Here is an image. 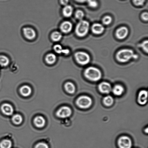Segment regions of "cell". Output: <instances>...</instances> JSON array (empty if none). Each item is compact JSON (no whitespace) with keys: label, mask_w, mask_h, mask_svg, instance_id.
<instances>
[{"label":"cell","mask_w":148,"mask_h":148,"mask_svg":"<svg viewBox=\"0 0 148 148\" xmlns=\"http://www.w3.org/2000/svg\"><path fill=\"white\" fill-rule=\"evenodd\" d=\"M34 122L36 127L39 128H42L44 127L46 123L45 119L41 116L36 117L34 119Z\"/></svg>","instance_id":"9a60e30c"},{"label":"cell","mask_w":148,"mask_h":148,"mask_svg":"<svg viewBox=\"0 0 148 148\" xmlns=\"http://www.w3.org/2000/svg\"><path fill=\"white\" fill-rule=\"evenodd\" d=\"M66 91L69 94H73L75 92V86L71 82L66 83L64 86Z\"/></svg>","instance_id":"ffe728a7"},{"label":"cell","mask_w":148,"mask_h":148,"mask_svg":"<svg viewBox=\"0 0 148 148\" xmlns=\"http://www.w3.org/2000/svg\"><path fill=\"white\" fill-rule=\"evenodd\" d=\"M88 3V5L91 8H95L98 6V2L96 0H89Z\"/></svg>","instance_id":"f546056e"},{"label":"cell","mask_w":148,"mask_h":148,"mask_svg":"<svg viewBox=\"0 0 148 148\" xmlns=\"http://www.w3.org/2000/svg\"><path fill=\"white\" fill-rule=\"evenodd\" d=\"M69 3V0H60L61 4L63 5H67Z\"/></svg>","instance_id":"836d02e7"},{"label":"cell","mask_w":148,"mask_h":148,"mask_svg":"<svg viewBox=\"0 0 148 148\" xmlns=\"http://www.w3.org/2000/svg\"><path fill=\"white\" fill-rule=\"evenodd\" d=\"M60 28L62 32L68 33L72 31L73 28V25L70 21H65L61 25Z\"/></svg>","instance_id":"4fadbf2b"},{"label":"cell","mask_w":148,"mask_h":148,"mask_svg":"<svg viewBox=\"0 0 148 148\" xmlns=\"http://www.w3.org/2000/svg\"><path fill=\"white\" fill-rule=\"evenodd\" d=\"M20 92L24 97H28L32 93L31 88L27 85H24L20 88Z\"/></svg>","instance_id":"e0dca14e"},{"label":"cell","mask_w":148,"mask_h":148,"mask_svg":"<svg viewBox=\"0 0 148 148\" xmlns=\"http://www.w3.org/2000/svg\"><path fill=\"white\" fill-rule=\"evenodd\" d=\"M139 47L141 48L143 51L146 53L148 52V41L147 40H145L139 45Z\"/></svg>","instance_id":"484cf974"},{"label":"cell","mask_w":148,"mask_h":148,"mask_svg":"<svg viewBox=\"0 0 148 148\" xmlns=\"http://www.w3.org/2000/svg\"><path fill=\"white\" fill-rule=\"evenodd\" d=\"M72 114V111L69 107L64 106L61 107L58 110L56 115L61 118H66L70 116Z\"/></svg>","instance_id":"52a82bcc"},{"label":"cell","mask_w":148,"mask_h":148,"mask_svg":"<svg viewBox=\"0 0 148 148\" xmlns=\"http://www.w3.org/2000/svg\"><path fill=\"white\" fill-rule=\"evenodd\" d=\"M124 89L121 85H116L112 90L113 94L116 96H120L124 92Z\"/></svg>","instance_id":"d6986e66"},{"label":"cell","mask_w":148,"mask_h":148,"mask_svg":"<svg viewBox=\"0 0 148 148\" xmlns=\"http://www.w3.org/2000/svg\"><path fill=\"white\" fill-rule=\"evenodd\" d=\"M104 27L103 25L100 23H95L91 27V30L94 34L100 35L102 34L104 31Z\"/></svg>","instance_id":"7c38bea8"},{"label":"cell","mask_w":148,"mask_h":148,"mask_svg":"<svg viewBox=\"0 0 148 148\" xmlns=\"http://www.w3.org/2000/svg\"><path fill=\"white\" fill-rule=\"evenodd\" d=\"M45 60L48 64H53L56 63V55L53 53H50L46 56Z\"/></svg>","instance_id":"ac0fdd59"},{"label":"cell","mask_w":148,"mask_h":148,"mask_svg":"<svg viewBox=\"0 0 148 148\" xmlns=\"http://www.w3.org/2000/svg\"><path fill=\"white\" fill-rule=\"evenodd\" d=\"M135 53L130 49H123L119 51L116 54V59L119 62L125 63L133 58Z\"/></svg>","instance_id":"6da1fadb"},{"label":"cell","mask_w":148,"mask_h":148,"mask_svg":"<svg viewBox=\"0 0 148 148\" xmlns=\"http://www.w3.org/2000/svg\"><path fill=\"white\" fill-rule=\"evenodd\" d=\"M75 57L77 63L82 66L88 64L90 61V57L88 53L85 52H77L75 55Z\"/></svg>","instance_id":"277c9868"},{"label":"cell","mask_w":148,"mask_h":148,"mask_svg":"<svg viewBox=\"0 0 148 148\" xmlns=\"http://www.w3.org/2000/svg\"><path fill=\"white\" fill-rule=\"evenodd\" d=\"M10 60L6 56L3 55L0 56V66L5 67L9 64Z\"/></svg>","instance_id":"44dd1931"},{"label":"cell","mask_w":148,"mask_h":148,"mask_svg":"<svg viewBox=\"0 0 148 148\" xmlns=\"http://www.w3.org/2000/svg\"><path fill=\"white\" fill-rule=\"evenodd\" d=\"M142 19L145 21H147L148 20V14L147 12H144L141 14Z\"/></svg>","instance_id":"d6a6232c"},{"label":"cell","mask_w":148,"mask_h":148,"mask_svg":"<svg viewBox=\"0 0 148 148\" xmlns=\"http://www.w3.org/2000/svg\"><path fill=\"white\" fill-rule=\"evenodd\" d=\"M133 3L137 6H140L144 5L146 0H132Z\"/></svg>","instance_id":"4dcf8cb0"},{"label":"cell","mask_w":148,"mask_h":148,"mask_svg":"<svg viewBox=\"0 0 148 148\" xmlns=\"http://www.w3.org/2000/svg\"><path fill=\"white\" fill-rule=\"evenodd\" d=\"M51 38L53 41L58 42L61 40L62 38V35L60 32L58 31L54 32L52 33Z\"/></svg>","instance_id":"7402d4cb"},{"label":"cell","mask_w":148,"mask_h":148,"mask_svg":"<svg viewBox=\"0 0 148 148\" xmlns=\"http://www.w3.org/2000/svg\"><path fill=\"white\" fill-rule=\"evenodd\" d=\"M84 75L87 79L94 82L99 81L102 76L101 71L93 66L87 68L84 72Z\"/></svg>","instance_id":"7a4b0ae2"},{"label":"cell","mask_w":148,"mask_h":148,"mask_svg":"<svg viewBox=\"0 0 148 148\" xmlns=\"http://www.w3.org/2000/svg\"><path fill=\"white\" fill-rule=\"evenodd\" d=\"M23 33L26 38L29 40H34L36 36V31L30 27H25L23 29Z\"/></svg>","instance_id":"9c48e42d"},{"label":"cell","mask_w":148,"mask_h":148,"mask_svg":"<svg viewBox=\"0 0 148 148\" xmlns=\"http://www.w3.org/2000/svg\"><path fill=\"white\" fill-rule=\"evenodd\" d=\"M75 18L77 19L81 20L84 18L85 14L83 11L80 10H78L75 13Z\"/></svg>","instance_id":"83f0119b"},{"label":"cell","mask_w":148,"mask_h":148,"mask_svg":"<svg viewBox=\"0 0 148 148\" xmlns=\"http://www.w3.org/2000/svg\"><path fill=\"white\" fill-rule=\"evenodd\" d=\"M103 101L105 105L107 106H110L114 103V100L112 97L108 95L104 97Z\"/></svg>","instance_id":"603a6c76"},{"label":"cell","mask_w":148,"mask_h":148,"mask_svg":"<svg viewBox=\"0 0 148 148\" xmlns=\"http://www.w3.org/2000/svg\"><path fill=\"white\" fill-rule=\"evenodd\" d=\"M1 111L4 114L7 116L11 115L14 112V109L10 104L5 103L1 106Z\"/></svg>","instance_id":"5bb4252c"},{"label":"cell","mask_w":148,"mask_h":148,"mask_svg":"<svg viewBox=\"0 0 148 148\" xmlns=\"http://www.w3.org/2000/svg\"><path fill=\"white\" fill-rule=\"evenodd\" d=\"M148 92L147 91L143 90L140 91L138 98V102L141 105H144L147 101Z\"/></svg>","instance_id":"30bf717a"},{"label":"cell","mask_w":148,"mask_h":148,"mask_svg":"<svg viewBox=\"0 0 148 148\" xmlns=\"http://www.w3.org/2000/svg\"><path fill=\"white\" fill-rule=\"evenodd\" d=\"M75 1L78 2L83 3L85 2H88L89 0H75Z\"/></svg>","instance_id":"e575fe53"},{"label":"cell","mask_w":148,"mask_h":148,"mask_svg":"<svg viewBox=\"0 0 148 148\" xmlns=\"http://www.w3.org/2000/svg\"><path fill=\"white\" fill-rule=\"evenodd\" d=\"M129 30L127 27H122L117 29L116 32V36L119 40H123L128 36Z\"/></svg>","instance_id":"ba28073f"},{"label":"cell","mask_w":148,"mask_h":148,"mask_svg":"<svg viewBox=\"0 0 148 148\" xmlns=\"http://www.w3.org/2000/svg\"><path fill=\"white\" fill-rule=\"evenodd\" d=\"M90 29V24L85 20H81L77 24L75 29L77 36L80 37H85L88 34Z\"/></svg>","instance_id":"3957f363"},{"label":"cell","mask_w":148,"mask_h":148,"mask_svg":"<svg viewBox=\"0 0 148 148\" xmlns=\"http://www.w3.org/2000/svg\"><path fill=\"white\" fill-rule=\"evenodd\" d=\"M76 104L80 108H87L91 106L92 104V100L89 97L82 96L77 100Z\"/></svg>","instance_id":"5b68a950"},{"label":"cell","mask_w":148,"mask_h":148,"mask_svg":"<svg viewBox=\"0 0 148 148\" xmlns=\"http://www.w3.org/2000/svg\"><path fill=\"white\" fill-rule=\"evenodd\" d=\"M73 7L70 5L65 6L63 10V14L65 17H69L71 16L73 13Z\"/></svg>","instance_id":"2e32d148"},{"label":"cell","mask_w":148,"mask_h":148,"mask_svg":"<svg viewBox=\"0 0 148 148\" xmlns=\"http://www.w3.org/2000/svg\"><path fill=\"white\" fill-rule=\"evenodd\" d=\"M53 49L56 53H59V54L61 53H64V50L62 46L60 45H55L53 47Z\"/></svg>","instance_id":"f1b7e54d"},{"label":"cell","mask_w":148,"mask_h":148,"mask_svg":"<svg viewBox=\"0 0 148 148\" xmlns=\"http://www.w3.org/2000/svg\"><path fill=\"white\" fill-rule=\"evenodd\" d=\"M23 118L20 114H16L13 116L12 120L13 123L16 125L21 124L23 121Z\"/></svg>","instance_id":"cb8c5ba5"},{"label":"cell","mask_w":148,"mask_h":148,"mask_svg":"<svg viewBox=\"0 0 148 148\" xmlns=\"http://www.w3.org/2000/svg\"><path fill=\"white\" fill-rule=\"evenodd\" d=\"M35 148H49V147L46 143H40L36 145Z\"/></svg>","instance_id":"1f68e13d"},{"label":"cell","mask_w":148,"mask_h":148,"mask_svg":"<svg viewBox=\"0 0 148 148\" xmlns=\"http://www.w3.org/2000/svg\"><path fill=\"white\" fill-rule=\"evenodd\" d=\"M112 21V18L110 16H105L102 19L103 24L106 25H108L111 24Z\"/></svg>","instance_id":"4316f807"},{"label":"cell","mask_w":148,"mask_h":148,"mask_svg":"<svg viewBox=\"0 0 148 148\" xmlns=\"http://www.w3.org/2000/svg\"><path fill=\"white\" fill-rule=\"evenodd\" d=\"M12 146V143L9 140H4L0 143V147L1 148H11Z\"/></svg>","instance_id":"d4e9b609"},{"label":"cell","mask_w":148,"mask_h":148,"mask_svg":"<svg viewBox=\"0 0 148 148\" xmlns=\"http://www.w3.org/2000/svg\"><path fill=\"white\" fill-rule=\"evenodd\" d=\"M99 89L102 93L108 94L112 90L111 85L107 82H102L99 85Z\"/></svg>","instance_id":"8fae6325"},{"label":"cell","mask_w":148,"mask_h":148,"mask_svg":"<svg viewBox=\"0 0 148 148\" xmlns=\"http://www.w3.org/2000/svg\"><path fill=\"white\" fill-rule=\"evenodd\" d=\"M117 144L119 148H131L132 146L131 139L126 136L120 137L118 140Z\"/></svg>","instance_id":"8992f818"}]
</instances>
